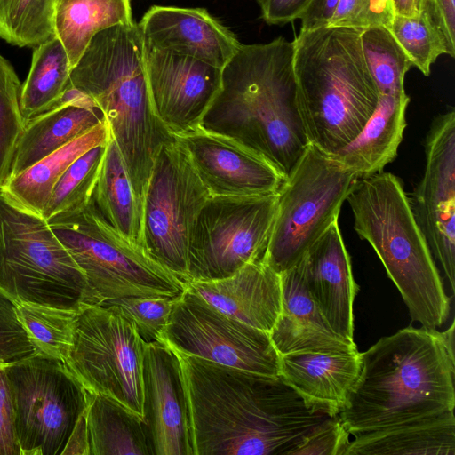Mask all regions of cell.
Listing matches in <instances>:
<instances>
[{
	"mask_svg": "<svg viewBox=\"0 0 455 455\" xmlns=\"http://www.w3.org/2000/svg\"><path fill=\"white\" fill-rule=\"evenodd\" d=\"M92 197L99 213L108 225L124 237L142 245L141 207L111 135L106 144Z\"/></svg>",
	"mask_w": 455,
	"mask_h": 455,
	"instance_id": "cell-29",
	"label": "cell"
},
{
	"mask_svg": "<svg viewBox=\"0 0 455 455\" xmlns=\"http://www.w3.org/2000/svg\"><path fill=\"white\" fill-rule=\"evenodd\" d=\"M358 178L309 145L277 193L264 260L277 274L295 266L338 220Z\"/></svg>",
	"mask_w": 455,
	"mask_h": 455,
	"instance_id": "cell-9",
	"label": "cell"
},
{
	"mask_svg": "<svg viewBox=\"0 0 455 455\" xmlns=\"http://www.w3.org/2000/svg\"><path fill=\"white\" fill-rule=\"evenodd\" d=\"M262 19L270 25H284L299 19L310 0H257Z\"/></svg>",
	"mask_w": 455,
	"mask_h": 455,
	"instance_id": "cell-43",
	"label": "cell"
},
{
	"mask_svg": "<svg viewBox=\"0 0 455 455\" xmlns=\"http://www.w3.org/2000/svg\"><path fill=\"white\" fill-rule=\"evenodd\" d=\"M17 315L38 354L66 363L79 310L15 302Z\"/></svg>",
	"mask_w": 455,
	"mask_h": 455,
	"instance_id": "cell-32",
	"label": "cell"
},
{
	"mask_svg": "<svg viewBox=\"0 0 455 455\" xmlns=\"http://www.w3.org/2000/svg\"><path fill=\"white\" fill-rule=\"evenodd\" d=\"M0 455H21L14 426V409L4 365L0 364Z\"/></svg>",
	"mask_w": 455,
	"mask_h": 455,
	"instance_id": "cell-42",
	"label": "cell"
},
{
	"mask_svg": "<svg viewBox=\"0 0 455 455\" xmlns=\"http://www.w3.org/2000/svg\"><path fill=\"white\" fill-rule=\"evenodd\" d=\"M62 455H90L86 410L78 419Z\"/></svg>",
	"mask_w": 455,
	"mask_h": 455,
	"instance_id": "cell-46",
	"label": "cell"
},
{
	"mask_svg": "<svg viewBox=\"0 0 455 455\" xmlns=\"http://www.w3.org/2000/svg\"><path fill=\"white\" fill-rule=\"evenodd\" d=\"M186 284L220 312L267 333L282 310L280 275L264 259L226 278Z\"/></svg>",
	"mask_w": 455,
	"mask_h": 455,
	"instance_id": "cell-22",
	"label": "cell"
},
{
	"mask_svg": "<svg viewBox=\"0 0 455 455\" xmlns=\"http://www.w3.org/2000/svg\"><path fill=\"white\" fill-rule=\"evenodd\" d=\"M349 435L339 415L327 417L311 429L290 455H346Z\"/></svg>",
	"mask_w": 455,
	"mask_h": 455,
	"instance_id": "cell-41",
	"label": "cell"
},
{
	"mask_svg": "<svg viewBox=\"0 0 455 455\" xmlns=\"http://www.w3.org/2000/svg\"><path fill=\"white\" fill-rule=\"evenodd\" d=\"M143 60L149 99L164 125L172 135L198 128L220 89L221 69L145 42Z\"/></svg>",
	"mask_w": 455,
	"mask_h": 455,
	"instance_id": "cell-16",
	"label": "cell"
},
{
	"mask_svg": "<svg viewBox=\"0 0 455 455\" xmlns=\"http://www.w3.org/2000/svg\"><path fill=\"white\" fill-rule=\"evenodd\" d=\"M86 421L90 455H154L145 420L111 398L88 392Z\"/></svg>",
	"mask_w": 455,
	"mask_h": 455,
	"instance_id": "cell-28",
	"label": "cell"
},
{
	"mask_svg": "<svg viewBox=\"0 0 455 455\" xmlns=\"http://www.w3.org/2000/svg\"><path fill=\"white\" fill-rule=\"evenodd\" d=\"M142 377L144 420L154 455H194L177 355L163 342L146 343Z\"/></svg>",
	"mask_w": 455,
	"mask_h": 455,
	"instance_id": "cell-18",
	"label": "cell"
},
{
	"mask_svg": "<svg viewBox=\"0 0 455 455\" xmlns=\"http://www.w3.org/2000/svg\"><path fill=\"white\" fill-rule=\"evenodd\" d=\"M46 221L85 276V305L134 297L176 298L186 288L142 245L108 225L92 197L85 205Z\"/></svg>",
	"mask_w": 455,
	"mask_h": 455,
	"instance_id": "cell-7",
	"label": "cell"
},
{
	"mask_svg": "<svg viewBox=\"0 0 455 455\" xmlns=\"http://www.w3.org/2000/svg\"><path fill=\"white\" fill-rule=\"evenodd\" d=\"M173 137L211 196L277 194L284 183L268 162L230 138L199 127Z\"/></svg>",
	"mask_w": 455,
	"mask_h": 455,
	"instance_id": "cell-17",
	"label": "cell"
},
{
	"mask_svg": "<svg viewBox=\"0 0 455 455\" xmlns=\"http://www.w3.org/2000/svg\"><path fill=\"white\" fill-rule=\"evenodd\" d=\"M276 204L277 194L211 196L190 235L188 283L226 278L264 259Z\"/></svg>",
	"mask_w": 455,
	"mask_h": 455,
	"instance_id": "cell-13",
	"label": "cell"
},
{
	"mask_svg": "<svg viewBox=\"0 0 455 455\" xmlns=\"http://www.w3.org/2000/svg\"><path fill=\"white\" fill-rule=\"evenodd\" d=\"M426 165L411 207L431 254L455 291V111L436 116L425 143Z\"/></svg>",
	"mask_w": 455,
	"mask_h": 455,
	"instance_id": "cell-15",
	"label": "cell"
},
{
	"mask_svg": "<svg viewBox=\"0 0 455 455\" xmlns=\"http://www.w3.org/2000/svg\"><path fill=\"white\" fill-rule=\"evenodd\" d=\"M210 192L174 140L158 151L141 201V240L159 264L188 283L190 235Z\"/></svg>",
	"mask_w": 455,
	"mask_h": 455,
	"instance_id": "cell-12",
	"label": "cell"
},
{
	"mask_svg": "<svg viewBox=\"0 0 455 455\" xmlns=\"http://www.w3.org/2000/svg\"><path fill=\"white\" fill-rule=\"evenodd\" d=\"M87 283L41 216L0 195V290L14 302L79 310Z\"/></svg>",
	"mask_w": 455,
	"mask_h": 455,
	"instance_id": "cell-8",
	"label": "cell"
},
{
	"mask_svg": "<svg viewBox=\"0 0 455 455\" xmlns=\"http://www.w3.org/2000/svg\"><path fill=\"white\" fill-rule=\"evenodd\" d=\"M346 455H455L454 411L358 434Z\"/></svg>",
	"mask_w": 455,
	"mask_h": 455,
	"instance_id": "cell-25",
	"label": "cell"
},
{
	"mask_svg": "<svg viewBox=\"0 0 455 455\" xmlns=\"http://www.w3.org/2000/svg\"><path fill=\"white\" fill-rule=\"evenodd\" d=\"M106 143L77 157L54 185L42 217L52 216L85 205L92 198L106 149Z\"/></svg>",
	"mask_w": 455,
	"mask_h": 455,
	"instance_id": "cell-35",
	"label": "cell"
},
{
	"mask_svg": "<svg viewBox=\"0 0 455 455\" xmlns=\"http://www.w3.org/2000/svg\"><path fill=\"white\" fill-rule=\"evenodd\" d=\"M38 354L20 323L15 302L0 290V364Z\"/></svg>",
	"mask_w": 455,
	"mask_h": 455,
	"instance_id": "cell-40",
	"label": "cell"
},
{
	"mask_svg": "<svg viewBox=\"0 0 455 455\" xmlns=\"http://www.w3.org/2000/svg\"><path fill=\"white\" fill-rule=\"evenodd\" d=\"M59 0H0V37L19 47L35 48L54 36Z\"/></svg>",
	"mask_w": 455,
	"mask_h": 455,
	"instance_id": "cell-34",
	"label": "cell"
},
{
	"mask_svg": "<svg viewBox=\"0 0 455 455\" xmlns=\"http://www.w3.org/2000/svg\"><path fill=\"white\" fill-rule=\"evenodd\" d=\"M362 30L327 26L295 37L298 104L309 143L327 155L350 143L373 115L379 92L362 51Z\"/></svg>",
	"mask_w": 455,
	"mask_h": 455,
	"instance_id": "cell-5",
	"label": "cell"
},
{
	"mask_svg": "<svg viewBox=\"0 0 455 455\" xmlns=\"http://www.w3.org/2000/svg\"><path fill=\"white\" fill-rule=\"evenodd\" d=\"M71 70L68 56L57 36L34 48L30 69L20 91L25 124L57 100L70 84Z\"/></svg>",
	"mask_w": 455,
	"mask_h": 455,
	"instance_id": "cell-31",
	"label": "cell"
},
{
	"mask_svg": "<svg viewBox=\"0 0 455 455\" xmlns=\"http://www.w3.org/2000/svg\"><path fill=\"white\" fill-rule=\"evenodd\" d=\"M172 351L180 363L194 455H290L329 417L308 409L280 376Z\"/></svg>",
	"mask_w": 455,
	"mask_h": 455,
	"instance_id": "cell-1",
	"label": "cell"
},
{
	"mask_svg": "<svg viewBox=\"0 0 455 455\" xmlns=\"http://www.w3.org/2000/svg\"><path fill=\"white\" fill-rule=\"evenodd\" d=\"M361 365L358 349H316L279 355V376L313 411H342Z\"/></svg>",
	"mask_w": 455,
	"mask_h": 455,
	"instance_id": "cell-21",
	"label": "cell"
},
{
	"mask_svg": "<svg viewBox=\"0 0 455 455\" xmlns=\"http://www.w3.org/2000/svg\"><path fill=\"white\" fill-rule=\"evenodd\" d=\"M21 455H62L88 392L67 365L36 354L4 366Z\"/></svg>",
	"mask_w": 455,
	"mask_h": 455,
	"instance_id": "cell-11",
	"label": "cell"
},
{
	"mask_svg": "<svg viewBox=\"0 0 455 455\" xmlns=\"http://www.w3.org/2000/svg\"><path fill=\"white\" fill-rule=\"evenodd\" d=\"M137 24L149 45L220 69L242 44L204 8L153 5Z\"/></svg>",
	"mask_w": 455,
	"mask_h": 455,
	"instance_id": "cell-19",
	"label": "cell"
},
{
	"mask_svg": "<svg viewBox=\"0 0 455 455\" xmlns=\"http://www.w3.org/2000/svg\"><path fill=\"white\" fill-rule=\"evenodd\" d=\"M346 200L355 231L375 251L411 320L430 330L443 325L451 299L400 179L383 171L358 178Z\"/></svg>",
	"mask_w": 455,
	"mask_h": 455,
	"instance_id": "cell-6",
	"label": "cell"
},
{
	"mask_svg": "<svg viewBox=\"0 0 455 455\" xmlns=\"http://www.w3.org/2000/svg\"><path fill=\"white\" fill-rule=\"evenodd\" d=\"M109 136L105 120L19 174L10 177L0 188V195L15 207L42 217L54 185L68 167L87 150L106 143Z\"/></svg>",
	"mask_w": 455,
	"mask_h": 455,
	"instance_id": "cell-26",
	"label": "cell"
},
{
	"mask_svg": "<svg viewBox=\"0 0 455 455\" xmlns=\"http://www.w3.org/2000/svg\"><path fill=\"white\" fill-rule=\"evenodd\" d=\"M294 43L241 44L221 69L220 89L199 128L230 138L287 179L310 145L301 119Z\"/></svg>",
	"mask_w": 455,
	"mask_h": 455,
	"instance_id": "cell-2",
	"label": "cell"
},
{
	"mask_svg": "<svg viewBox=\"0 0 455 455\" xmlns=\"http://www.w3.org/2000/svg\"><path fill=\"white\" fill-rule=\"evenodd\" d=\"M415 2V8L419 12H424L427 18L429 19V21L433 28L435 29V31L438 33L441 40L443 41L444 44V41L443 38L441 27L437 16V12L435 10L434 0H414Z\"/></svg>",
	"mask_w": 455,
	"mask_h": 455,
	"instance_id": "cell-47",
	"label": "cell"
},
{
	"mask_svg": "<svg viewBox=\"0 0 455 455\" xmlns=\"http://www.w3.org/2000/svg\"><path fill=\"white\" fill-rule=\"evenodd\" d=\"M455 0H434L447 54L455 55Z\"/></svg>",
	"mask_w": 455,
	"mask_h": 455,
	"instance_id": "cell-45",
	"label": "cell"
},
{
	"mask_svg": "<svg viewBox=\"0 0 455 455\" xmlns=\"http://www.w3.org/2000/svg\"><path fill=\"white\" fill-rule=\"evenodd\" d=\"M339 0H310L299 15L300 31H311L329 26Z\"/></svg>",
	"mask_w": 455,
	"mask_h": 455,
	"instance_id": "cell-44",
	"label": "cell"
},
{
	"mask_svg": "<svg viewBox=\"0 0 455 455\" xmlns=\"http://www.w3.org/2000/svg\"><path fill=\"white\" fill-rule=\"evenodd\" d=\"M138 24L97 33L70 73V84L104 114L141 207L155 158L173 135L154 112L146 81Z\"/></svg>",
	"mask_w": 455,
	"mask_h": 455,
	"instance_id": "cell-4",
	"label": "cell"
},
{
	"mask_svg": "<svg viewBox=\"0 0 455 455\" xmlns=\"http://www.w3.org/2000/svg\"><path fill=\"white\" fill-rule=\"evenodd\" d=\"M454 322L444 331L409 326L361 353L339 417L356 435L454 411Z\"/></svg>",
	"mask_w": 455,
	"mask_h": 455,
	"instance_id": "cell-3",
	"label": "cell"
},
{
	"mask_svg": "<svg viewBox=\"0 0 455 455\" xmlns=\"http://www.w3.org/2000/svg\"><path fill=\"white\" fill-rule=\"evenodd\" d=\"M20 91L13 67L0 54V188L9 177L15 147L25 126Z\"/></svg>",
	"mask_w": 455,
	"mask_h": 455,
	"instance_id": "cell-36",
	"label": "cell"
},
{
	"mask_svg": "<svg viewBox=\"0 0 455 455\" xmlns=\"http://www.w3.org/2000/svg\"><path fill=\"white\" fill-rule=\"evenodd\" d=\"M395 15L393 0H339L329 26L360 30L388 28Z\"/></svg>",
	"mask_w": 455,
	"mask_h": 455,
	"instance_id": "cell-39",
	"label": "cell"
},
{
	"mask_svg": "<svg viewBox=\"0 0 455 455\" xmlns=\"http://www.w3.org/2000/svg\"><path fill=\"white\" fill-rule=\"evenodd\" d=\"M175 298H124L102 305H114L135 325L146 342L158 341L167 324Z\"/></svg>",
	"mask_w": 455,
	"mask_h": 455,
	"instance_id": "cell-38",
	"label": "cell"
},
{
	"mask_svg": "<svg viewBox=\"0 0 455 455\" xmlns=\"http://www.w3.org/2000/svg\"><path fill=\"white\" fill-rule=\"evenodd\" d=\"M389 30L415 66L429 76L431 65L442 54L444 45L427 16L420 12L414 16L395 14Z\"/></svg>",
	"mask_w": 455,
	"mask_h": 455,
	"instance_id": "cell-37",
	"label": "cell"
},
{
	"mask_svg": "<svg viewBox=\"0 0 455 455\" xmlns=\"http://www.w3.org/2000/svg\"><path fill=\"white\" fill-rule=\"evenodd\" d=\"M133 21L131 0H59L54 35L64 46L73 68L97 33Z\"/></svg>",
	"mask_w": 455,
	"mask_h": 455,
	"instance_id": "cell-30",
	"label": "cell"
},
{
	"mask_svg": "<svg viewBox=\"0 0 455 455\" xmlns=\"http://www.w3.org/2000/svg\"><path fill=\"white\" fill-rule=\"evenodd\" d=\"M304 264L308 291L328 325L337 335L354 341L353 306L358 287L338 220L311 245Z\"/></svg>",
	"mask_w": 455,
	"mask_h": 455,
	"instance_id": "cell-20",
	"label": "cell"
},
{
	"mask_svg": "<svg viewBox=\"0 0 455 455\" xmlns=\"http://www.w3.org/2000/svg\"><path fill=\"white\" fill-rule=\"evenodd\" d=\"M282 310L269 337L278 355L316 349H357L355 341L337 335L322 315L310 294L306 278L304 257L280 274Z\"/></svg>",
	"mask_w": 455,
	"mask_h": 455,
	"instance_id": "cell-23",
	"label": "cell"
},
{
	"mask_svg": "<svg viewBox=\"0 0 455 455\" xmlns=\"http://www.w3.org/2000/svg\"><path fill=\"white\" fill-rule=\"evenodd\" d=\"M105 120L99 108L77 105L60 107L30 119L26 123L16 144L8 179L85 134Z\"/></svg>",
	"mask_w": 455,
	"mask_h": 455,
	"instance_id": "cell-27",
	"label": "cell"
},
{
	"mask_svg": "<svg viewBox=\"0 0 455 455\" xmlns=\"http://www.w3.org/2000/svg\"><path fill=\"white\" fill-rule=\"evenodd\" d=\"M409 101L405 92L380 95L373 115L360 133L329 156L357 178L383 171L397 156L407 126Z\"/></svg>",
	"mask_w": 455,
	"mask_h": 455,
	"instance_id": "cell-24",
	"label": "cell"
},
{
	"mask_svg": "<svg viewBox=\"0 0 455 455\" xmlns=\"http://www.w3.org/2000/svg\"><path fill=\"white\" fill-rule=\"evenodd\" d=\"M145 346L116 306L84 304L65 364L88 392L111 398L144 419Z\"/></svg>",
	"mask_w": 455,
	"mask_h": 455,
	"instance_id": "cell-10",
	"label": "cell"
},
{
	"mask_svg": "<svg viewBox=\"0 0 455 455\" xmlns=\"http://www.w3.org/2000/svg\"><path fill=\"white\" fill-rule=\"evenodd\" d=\"M158 341L184 355L257 374L279 376V355L269 333L220 312L187 284L175 298Z\"/></svg>",
	"mask_w": 455,
	"mask_h": 455,
	"instance_id": "cell-14",
	"label": "cell"
},
{
	"mask_svg": "<svg viewBox=\"0 0 455 455\" xmlns=\"http://www.w3.org/2000/svg\"><path fill=\"white\" fill-rule=\"evenodd\" d=\"M360 41L368 70L380 95L405 92L404 77L413 66L388 28L362 30Z\"/></svg>",
	"mask_w": 455,
	"mask_h": 455,
	"instance_id": "cell-33",
	"label": "cell"
},
{
	"mask_svg": "<svg viewBox=\"0 0 455 455\" xmlns=\"http://www.w3.org/2000/svg\"><path fill=\"white\" fill-rule=\"evenodd\" d=\"M395 14L414 16L418 14L414 0H393Z\"/></svg>",
	"mask_w": 455,
	"mask_h": 455,
	"instance_id": "cell-48",
	"label": "cell"
}]
</instances>
